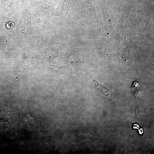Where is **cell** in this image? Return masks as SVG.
I'll list each match as a JSON object with an SVG mask.
<instances>
[{
  "label": "cell",
  "instance_id": "1",
  "mask_svg": "<svg viewBox=\"0 0 154 154\" xmlns=\"http://www.w3.org/2000/svg\"><path fill=\"white\" fill-rule=\"evenodd\" d=\"M32 118H34L36 120V119L32 115L30 111L29 103L24 110H23L21 114V119L24 123L26 124V125H28L30 120Z\"/></svg>",
  "mask_w": 154,
  "mask_h": 154
},
{
  "label": "cell",
  "instance_id": "2",
  "mask_svg": "<svg viewBox=\"0 0 154 154\" xmlns=\"http://www.w3.org/2000/svg\"><path fill=\"white\" fill-rule=\"evenodd\" d=\"M14 25V22H9L6 24V27L10 29L12 28Z\"/></svg>",
  "mask_w": 154,
  "mask_h": 154
},
{
  "label": "cell",
  "instance_id": "3",
  "mask_svg": "<svg viewBox=\"0 0 154 154\" xmlns=\"http://www.w3.org/2000/svg\"><path fill=\"white\" fill-rule=\"evenodd\" d=\"M133 84V87H134L135 88L138 87L139 85V84L138 82H134Z\"/></svg>",
  "mask_w": 154,
  "mask_h": 154
},
{
  "label": "cell",
  "instance_id": "4",
  "mask_svg": "<svg viewBox=\"0 0 154 154\" xmlns=\"http://www.w3.org/2000/svg\"><path fill=\"white\" fill-rule=\"evenodd\" d=\"M143 129L142 128L140 129V130H139V132L140 134H142V133H143Z\"/></svg>",
  "mask_w": 154,
  "mask_h": 154
},
{
  "label": "cell",
  "instance_id": "5",
  "mask_svg": "<svg viewBox=\"0 0 154 154\" xmlns=\"http://www.w3.org/2000/svg\"><path fill=\"white\" fill-rule=\"evenodd\" d=\"M134 127V128L138 129V128L139 127L138 125L135 124V125H134V127Z\"/></svg>",
  "mask_w": 154,
  "mask_h": 154
}]
</instances>
